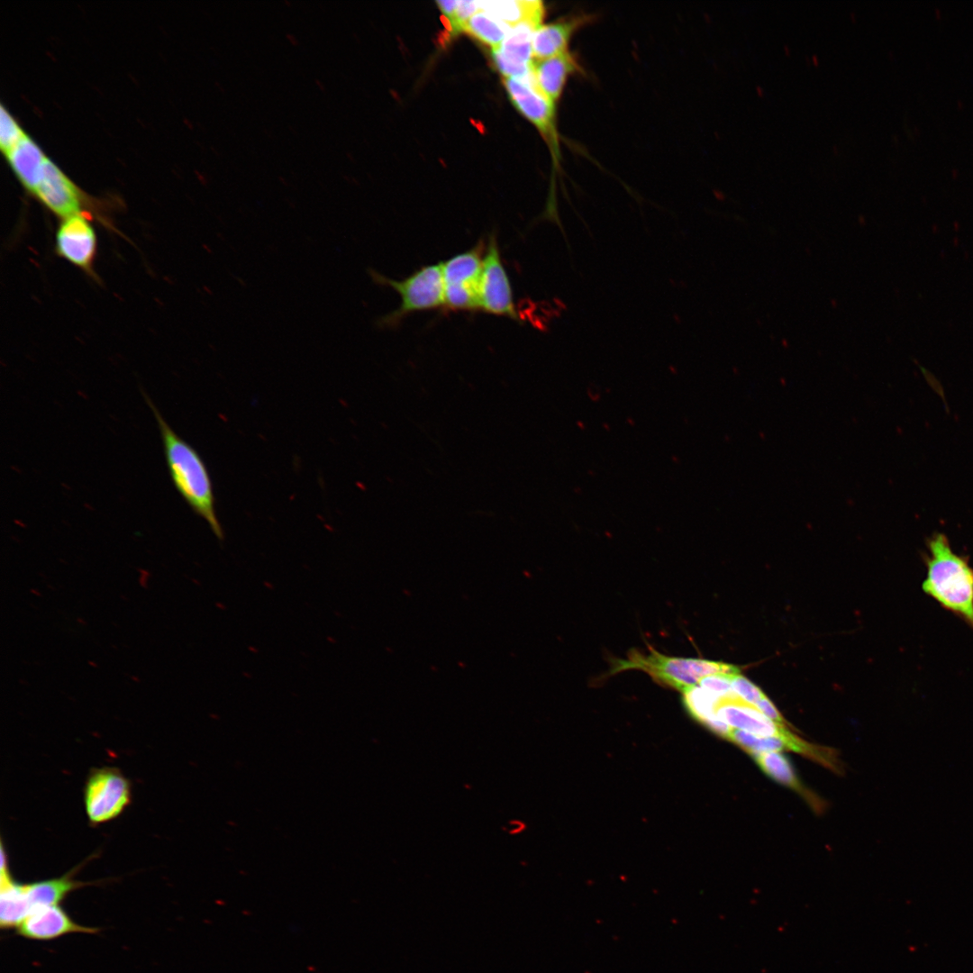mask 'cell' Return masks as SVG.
Masks as SVG:
<instances>
[{
    "instance_id": "cell-1",
    "label": "cell",
    "mask_w": 973,
    "mask_h": 973,
    "mask_svg": "<svg viewBox=\"0 0 973 973\" xmlns=\"http://www.w3.org/2000/svg\"><path fill=\"white\" fill-rule=\"evenodd\" d=\"M144 399L157 421L168 469L176 489L191 509L207 523L214 534L223 540L213 485L205 462L199 453L171 429L146 394Z\"/></svg>"
},
{
    "instance_id": "cell-2",
    "label": "cell",
    "mask_w": 973,
    "mask_h": 973,
    "mask_svg": "<svg viewBox=\"0 0 973 973\" xmlns=\"http://www.w3.org/2000/svg\"><path fill=\"white\" fill-rule=\"evenodd\" d=\"M927 550L923 591L973 629V568L952 550L943 533H934Z\"/></svg>"
},
{
    "instance_id": "cell-3",
    "label": "cell",
    "mask_w": 973,
    "mask_h": 973,
    "mask_svg": "<svg viewBox=\"0 0 973 973\" xmlns=\"http://www.w3.org/2000/svg\"><path fill=\"white\" fill-rule=\"evenodd\" d=\"M646 672L657 683L684 692L705 677L717 674L735 675L737 666L704 659L667 656L650 648L649 653L631 650L625 659H614L608 675L623 670Z\"/></svg>"
},
{
    "instance_id": "cell-4",
    "label": "cell",
    "mask_w": 973,
    "mask_h": 973,
    "mask_svg": "<svg viewBox=\"0 0 973 973\" xmlns=\"http://www.w3.org/2000/svg\"><path fill=\"white\" fill-rule=\"evenodd\" d=\"M371 276L377 283L394 289L401 299L398 308L381 320L383 325H396L410 314L444 306L441 263L423 266L401 280L377 272Z\"/></svg>"
},
{
    "instance_id": "cell-5",
    "label": "cell",
    "mask_w": 973,
    "mask_h": 973,
    "mask_svg": "<svg viewBox=\"0 0 973 973\" xmlns=\"http://www.w3.org/2000/svg\"><path fill=\"white\" fill-rule=\"evenodd\" d=\"M486 244L479 241L470 250L441 262L444 306L451 311H477L479 280Z\"/></svg>"
},
{
    "instance_id": "cell-6",
    "label": "cell",
    "mask_w": 973,
    "mask_h": 973,
    "mask_svg": "<svg viewBox=\"0 0 973 973\" xmlns=\"http://www.w3.org/2000/svg\"><path fill=\"white\" fill-rule=\"evenodd\" d=\"M131 802L128 779L114 768L94 770L85 787V807L93 823L108 822L117 817Z\"/></svg>"
},
{
    "instance_id": "cell-7",
    "label": "cell",
    "mask_w": 973,
    "mask_h": 973,
    "mask_svg": "<svg viewBox=\"0 0 973 973\" xmlns=\"http://www.w3.org/2000/svg\"><path fill=\"white\" fill-rule=\"evenodd\" d=\"M478 293L480 310L491 314L519 320L510 279L503 264L498 242L494 233L489 236L486 243Z\"/></svg>"
},
{
    "instance_id": "cell-8",
    "label": "cell",
    "mask_w": 973,
    "mask_h": 973,
    "mask_svg": "<svg viewBox=\"0 0 973 973\" xmlns=\"http://www.w3.org/2000/svg\"><path fill=\"white\" fill-rule=\"evenodd\" d=\"M503 83L513 105L536 126L554 156L559 155L555 104L542 95L533 82L504 77Z\"/></svg>"
},
{
    "instance_id": "cell-9",
    "label": "cell",
    "mask_w": 973,
    "mask_h": 973,
    "mask_svg": "<svg viewBox=\"0 0 973 973\" xmlns=\"http://www.w3.org/2000/svg\"><path fill=\"white\" fill-rule=\"evenodd\" d=\"M715 715L732 728L743 730L759 737L779 738L784 741L787 749L797 738V735L789 731L786 724L773 722L755 705L746 703L737 695L720 698Z\"/></svg>"
},
{
    "instance_id": "cell-10",
    "label": "cell",
    "mask_w": 973,
    "mask_h": 973,
    "mask_svg": "<svg viewBox=\"0 0 973 973\" xmlns=\"http://www.w3.org/2000/svg\"><path fill=\"white\" fill-rule=\"evenodd\" d=\"M90 217L77 214L61 219L56 232V251L76 267L91 272L96 252V235Z\"/></svg>"
},
{
    "instance_id": "cell-11",
    "label": "cell",
    "mask_w": 973,
    "mask_h": 973,
    "mask_svg": "<svg viewBox=\"0 0 973 973\" xmlns=\"http://www.w3.org/2000/svg\"><path fill=\"white\" fill-rule=\"evenodd\" d=\"M33 195L61 219L77 214L88 215L82 210L83 196L79 189L48 159Z\"/></svg>"
},
{
    "instance_id": "cell-12",
    "label": "cell",
    "mask_w": 973,
    "mask_h": 973,
    "mask_svg": "<svg viewBox=\"0 0 973 973\" xmlns=\"http://www.w3.org/2000/svg\"><path fill=\"white\" fill-rule=\"evenodd\" d=\"M16 929L20 936L36 941H50L68 933L95 934L99 931L77 923L59 905L32 909Z\"/></svg>"
},
{
    "instance_id": "cell-13",
    "label": "cell",
    "mask_w": 973,
    "mask_h": 973,
    "mask_svg": "<svg viewBox=\"0 0 973 973\" xmlns=\"http://www.w3.org/2000/svg\"><path fill=\"white\" fill-rule=\"evenodd\" d=\"M591 20V15L575 14L540 25L532 39V59H544L568 51L572 36Z\"/></svg>"
},
{
    "instance_id": "cell-14",
    "label": "cell",
    "mask_w": 973,
    "mask_h": 973,
    "mask_svg": "<svg viewBox=\"0 0 973 973\" xmlns=\"http://www.w3.org/2000/svg\"><path fill=\"white\" fill-rule=\"evenodd\" d=\"M579 70L576 57L568 50L548 59L532 60L535 85L554 104L560 97L568 77Z\"/></svg>"
},
{
    "instance_id": "cell-15",
    "label": "cell",
    "mask_w": 973,
    "mask_h": 973,
    "mask_svg": "<svg viewBox=\"0 0 973 973\" xmlns=\"http://www.w3.org/2000/svg\"><path fill=\"white\" fill-rule=\"evenodd\" d=\"M6 155L23 186L31 193L34 194L47 159L41 149L30 137L24 134Z\"/></svg>"
},
{
    "instance_id": "cell-16",
    "label": "cell",
    "mask_w": 973,
    "mask_h": 973,
    "mask_svg": "<svg viewBox=\"0 0 973 973\" xmlns=\"http://www.w3.org/2000/svg\"><path fill=\"white\" fill-rule=\"evenodd\" d=\"M761 770L777 782L800 794L816 812L823 805L820 798L802 785L789 759L778 751L766 752L754 757Z\"/></svg>"
},
{
    "instance_id": "cell-17",
    "label": "cell",
    "mask_w": 973,
    "mask_h": 973,
    "mask_svg": "<svg viewBox=\"0 0 973 973\" xmlns=\"http://www.w3.org/2000/svg\"><path fill=\"white\" fill-rule=\"evenodd\" d=\"M23 885L18 884L9 875L8 866L1 867L0 926L2 929L17 928L31 913Z\"/></svg>"
},
{
    "instance_id": "cell-18",
    "label": "cell",
    "mask_w": 973,
    "mask_h": 973,
    "mask_svg": "<svg viewBox=\"0 0 973 973\" xmlns=\"http://www.w3.org/2000/svg\"><path fill=\"white\" fill-rule=\"evenodd\" d=\"M479 10L513 27L524 21L541 23L544 6L538 0L477 1Z\"/></svg>"
},
{
    "instance_id": "cell-19",
    "label": "cell",
    "mask_w": 973,
    "mask_h": 973,
    "mask_svg": "<svg viewBox=\"0 0 973 973\" xmlns=\"http://www.w3.org/2000/svg\"><path fill=\"white\" fill-rule=\"evenodd\" d=\"M86 885L76 881L70 874L23 885L27 901L32 908L59 905L71 891ZM32 912V911H31Z\"/></svg>"
},
{
    "instance_id": "cell-20",
    "label": "cell",
    "mask_w": 973,
    "mask_h": 973,
    "mask_svg": "<svg viewBox=\"0 0 973 973\" xmlns=\"http://www.w3.org/2000/svg\"><path fill=\"white\" fill-rule=\"evenodd\" d=\"M541 25L532 21H524L513 26L502 41L495 47L508 60L518 64L532 63V39L535 30Z\"/></svg>"
},
{
    "instance_id": "cell-21",
    "label": "cell",
    "mask_w": 973,
    "mask_h": 973,
    "mask_svg": "<svg viewBox=\"0 0 973 973\" xmlns=\"http://www.w3.org/2000/svg\"><path fill=\"white\" fill-rule=\"evenodd\" d=\"M512 27L478 10L465 23L463 32L492 48L499 46Z\"/></svg>"
},
{
    "instance_id": "cell-22",
    "label": "cell",
    "mask_w": 973,
    "mask_h": 973,
    "mask_svg": "<svg viewBox=\"0 0 973 973\" xmlns=\"http://www.w3.org/2000/svg\"><path fill=\"white\" fill-rule=\"evenodd\" d=\"M683 701L691 716L701 723L715 717V710L720 698L712 692L696 685L685 690Z\"/></svg>"
},
{
    "instance_id": "cell-23",
    "label": "cell",
    "mask_w": 973,
    "mask_h": 973,
    "mask_svg": "<svg viewBox=\"0 0 973 973\" xmlns=\"http://www.w3.org/2000/svg\"><path fill=\"white\" fill-rule=\"evenodd\" d=\"M24 135L20 126L5 108H0V145L7 153Z\"/></svg>"
},
{
    "instance_id": "cell-24",
    "label": "cell",
    "mask_w": 973,
    "mask_h": 973,
    "mask_svg": "<svg viewBox=\"0 0 973 973\" xmlns=\"http://www.w3.org/2000/svg\"><path fill=\"white\" fill-rule=\"evenodd\" d=\"M732 688L741 699L753 705L766 696L758 686L741 674L732 676Z\"/></svg>"
},
{
    "instance_id": "cell-25",
    "label": "cell",
    "mask_w": 973,
    "mask_h": 973,
    "mask_svg": "<svg viewBox=\"0 0 973 973\" xmlns=\"http://www.w3.org/2000/svg\"><path fill=\"white\" fill-rule=\"evenodd\" d=\"M732 676L723 674L707 676L703 677L697 685L719 697L730 696L735 694L732 688Z\"/></svg>"
},
{
    "instance_id": "cell-26",
    "label": "cell",
    "mask_w": 973,
    "mask_h": 973,
    "mask_svg": "<svg viewBox=\"0 0 973 973\" xmlns=\"http://www.w3.org/2000/svg\"><path fill=\"white\" fill-rule=\"evenodd\" d=\"M754 705L773 722L786 724L783 716L767 696L758 700Z\"/></svg>"
},
{
    "instance_id": "cell-27",
    "label": "cell",
    "mask_w": 973,
    "mask_h": 973,
    "mask_svg": "<svg viewBox=\"0 0 973 973\" xmlns=\"http://www.w3.org/2000/svg\"><path fill=\"white\" fill-rule=\"evenodd\" d=\"M436 4L438 5L440 10L445 15V17L448 18L449 21H450L454 16L458 5V1H437Z\"/></svg>"
},
{
    "instance_id": "cell-28",
    "label": "cell",
    "mask_w": 973,
    "mask_h": 973,
    "mask_svg": "<svg viewBox=\"0 0 973 973\" xmlns=\"http://www.w3.org/2000/svg\"><path fill=\"white\" fill-rule=\"evenodd\" d=\"M286 38H287V40H288V41H290V42H291L292 44H294V45H297V44H298V40H297V38H296V36H295L294 34H291V33H287V34H286Z\"/></svg>"
},
{
    "instance_id": "cell-29",
    "label": "cell",
    "mask_w": 973,
    "mask_h": 973,
    "mask_svg": "<svg viewBox=\"0 0 973 973\" xmlns=\"http://www.w3.org/2000/svg\"><path fill=\"white\" fill-rule=\"evenodd\" d=\"M756 91H757V94H758V95H759V96H763V95H764V93H765V91H764V89H763V87H762L761 86H759V85H757V86H756Z\"/></svg>"
},
{
    "instance_id": "cell-30",
    "label": "cell",
    "mask_w": 973,
    "mask_h": 973,
    "mask_svg": "<svg viewBox=\"0 0 973 973\" xmlns=\"http://www.w3.org/2000/svg\"><path fill=\"white\" fill-rule=\"evenodd\" d=\"M811 60H812V62L814 63V66H818L819 59H818V56L816 54L812 55Z\"/></svg>"
},
{
    "instance_id": "cell-31",
    "label": "cell",
    "mask_w": 973,
    "mask_h": 973,
    "mask_svg": "<svg viewBox=\"0 0 973 973\" xmlns=\"http://www.w3.org/2000/svg\"><path fill=\"white\" fill-rule=\"evenodd\" d=\"M783 50H784V51H785V53L787 55H790L791 50H790V48L787 44L783 45Z\"/></svg>"
},
{
    "instance_id": "cell-32",
    "label": "cell",
    "mask_w": 973,
    "mask_h": 973,
    "mask_svg": "<svg viewBox=\"0 0 973 973\" xmlns=\"http://www.w3.org/2000/svg\"><path fill=\"white\" fill-rule=\"evenodd\" d=\"M850 17L852 20V22L856 21V14L854 12L850 13Z\"/></svg>"
},
{
    "instance_id": "cell-33",
    "label": "cell",
    "mask_w": 973,
    "mask_h": 973,
    "mask_svg": "<svg viewBox=\"0 0 973 973\" xmlns=\"http://www.w3.org/2000/svg\"><path fill=\"white\" fill-rule=\"evenodd\" d=\"M832 150H833L834 153H838L839 148H838V146L836 144H834L832 146Z\"/></svg>"
},
{
    "instance_id": "cell-34",
    "label": "cell",
    "mask_w": 973,
    "mask_h": 973,
    "mask_svg": "<svg viewBox=\"0 0 973 973\" xmlns=\"http://www.w3.org/2000/svg\"><path fill=\"white\" fill-rule=\"evenodd\" d=\"M315 82H316V84H317V83L319 84V87H320V88H321L322 90H323V89H324V87H323V85H322V84H321V83L319 82V80H318V79H316V80H315Z\"/></svg>"
},
{
    "instance_id": "cell-35",
    "label": "cell",
    "mask_w": 973,
    "mask_h": 973,
    "mask_svg": "<svg viewBox=\"0 0 973 973\" xmlns=\"http://www.w3.org/2000/svg\"><path fill=\"white\" fill-rule=\"evenodd\" d=\"M810 59H811V58H809V57L805 56V60H806L807 64H810Z\"/></svg>"
}]
</instances>
